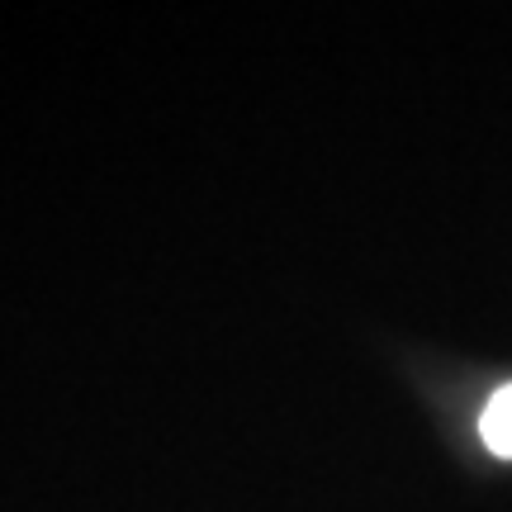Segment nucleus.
Listing matches in <instances>:
<instances>
[{"instance_id":"f257e3e1","label":"nucleus","mask_w":512,"mask_h":512,"mask_svg":"<svg viewBox=\"0 0 512 512\" xmlns=\"http://www.w3.org/2000/svg\"><path fill=\"white\" fill-rule=\"evenodd\" d=\"M479 437H484L489 451L512 456V384L508 389H498L494 403L484 408V418H479Z\"/></svg>"}]
</instances>
